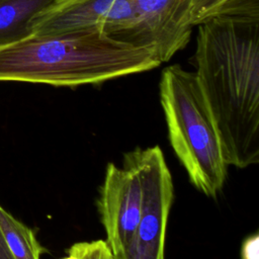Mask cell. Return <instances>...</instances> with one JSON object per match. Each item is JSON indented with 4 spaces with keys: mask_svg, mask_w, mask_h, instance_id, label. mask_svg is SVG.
Here are the masks:
<instances>
[{
    "mask_svg": "<svg viewBox=\"0 0 259 259\" xmlns=\"http://www.w3.org/2000/svg\"><path fill=\"white\" fill-rule=\"evenodd\" d=\"M194 76L228 166L259 163V15H220L197 25Z\"/></svg>",
    "mask_w": 259,
    "mask_h": 259,
    "instance_id": "6da1fadb",
    "label": "cell"
},
{
    "mask_svg": "<svg viewBox=\"0 0 259 259\" xmlns=\"http://www.w3.org/2000/svg\"><path fill=\"white\" fill-rule=\"evenodd\" d=\"M161 65L154 50L101 29L33 34L0 47V82L75 87Z\"/></svg>",
    "mask_w": 259,
    "mask_h": 259,
    "instance_id": "7a4b0ae2",
    "label": "cell"
},
{
    "mask_svg": "<svg viewBox=\"0 0 259 259\" xmlns=\"http://www.w3.org/2000/svg\"><path fill=\"white\" fill-rule=\"evenodd\" d=\"M160 102L169 141L192 185L208 197L222 190L228 172L220 136L193 72L180 65L163 69Z\"/></svg>",
    "mask_w": 259,
    "mask_h": 259,
    "instance_id": "3957f363",
    "label": "cell"
},
{
    "mask_svg": "<svg viewBox=\"0 0 259 259\" xmlns=\"http://www.w3.org/2000/svg\"><path fill=\"white\" fill-rule=\"evenodd\" d=\"M123 162L131 165L140 178L143 209L137 231L122 259H165L173 182L164 154L158 146L138 148L127 152Z\"/></svg>",
    "mask_w": 259,
    "mask_h": 259,
    "instance_id": "277c9868",
    "label": "cell"
},
{
    "mask_svg": "<svg viewBox=\"0 0 259 259\" xmlns=\"http://www.w3.org/2000/svg\"><path fill=\"white\" fill-rule=\"evenodd\" d=\"M29 26L33 34L101 29L135 44L137 15L133 0H54Z\"/></svg>",
    "mask_w": 259,
    "mask_h": 259,
    "instance_id": "5b68a950",
    "label": "cell"
},
{
    "mask_svg": "<svg viewBox=\"0 0 259 259\" xmlns=\"http://www.w3.org/2000/svg\"><path fill=\"white\" fill-rule=\"evenodd\" d=\"M97 208L106 234V244L116 259H122L139 226L143 190L136 170L108 163L100 187Z\"/></svg>",
    "mask_w": 259,
    "mask_h": 259,
    "instance_id": "8992f818",
    "label": "cell"
},
{
    "mask_svg": "<svg viewBox=\"0 0 259 259\" xmlns=\"http://www.w3.org/2000/svg\"><path fill=\"white\" fill-rule=\"evenodd\" d=\"M193 0H133L137 15L135 44L150 47L168 62L189 42Z\"/></svg>",
    "mask_w": 259,
    "mask_h": 259,
    "instance_id": "52a82bcc",
    "label": "cell"
},
{
    "mask_svg": "<svg viewBox=\"0 0 259 259\" xmlns=\"http://www.w3.org/2000/svg\"><path fill=\"white\" fill-rule=\"evenodd\" d=\"M54 0H0V47L30 34L33 17Z\"/></svg>",
    "mask_w": 259,
    "mask_h": 259,
    "instance_id": "ba28073f",
    "label": "cell"
},
{
    "mask_svg": "<svg viewBox=\"0 0 259 259\" xmlns=\"http://www.w3.org/2000/svg\"><path fill=\"white\" fill-rule=\"evenodd\" d=\"M0 232L13 259H40L45 249L34 232L0 205Z\"/></svg>",
    "mask_w": 259,
    "mask_h": 259,
    "instance_id": "9c48e42d",
    "label": "cell"
},
{
    "mask_svg": "<svg viewBox=\"0 0 259 259\" xmlns=\"http://www.w3.org/2000/svg\"><path fill=\"white\" fill-rule=\"evenodd\" d=\"M220 15H259V0H193L192 26Z\"/></svg>",
    "mask_w": 259,
    "mask_h": 259,
    "instance_id": "30bf717a",
    "label": "cell"
},
{
    "mask_svg": "<svg viewBox=\"0 0 259 259\" xmlns=\"http://www.w3.org/2000/svg\"><path fill=\"white\" fill-rule=\"evenodd\" d=\"M67 252L68 256L63 259H114L109 247L103 240L76 243Z\"/></svg>",
    "mask_w": 259,
    "mask_h": 259,
    "instance_id": "8fae6325",
    "label": "cell"
},
{
    "mask_svg": "<svg viewBox=\"0 0 259 259\" xmlns=\"http://www.w3.org/2000/svg\"><path fill=\"white\" fill-rule=\"evenodd\" d=\"M241 259H259L258 233L246 238L241 247Z\"/></svg>",
    "mask_w": 259,
    "mask_h": 259,
    "instance_id": "7c38bea8",
    "label": "cell"
},
{
    "mask_svg": "<svg viewBox=\"0 0 259 259\" xmlns=\"http://www.w3.org/2000/svg\"><path fill=\"white\" fill-rule=\"evenodd\" d=\"M0 259H13L0 232Z\"/></svg>",
    "mask_w": 259,
    "mask_h": 259,
    "instance_id": "4fadbf2b",
    "label": "cell"
}]
</instances>
